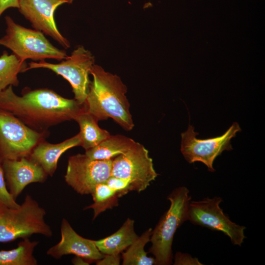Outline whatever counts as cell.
Returning <instances> with one entry per match:
<instances>
[{
    "label": "cell",
    "mask_w": 265,
    "mask_h": 265,
    "mask_svg": "<svg viewBox=\"0 0 265 265\" xmlns=\"http://www.w3.org/2000/svg\"><path fill=\"white\" fill-rule=\"evenodd\" d=\"M75 99H69L48 88L26 87L21 96L10 85L0 92V109L17 118L31 129L42 132L52 126L74 120L84 108Z\"/></svg>",
    "instance_id": "6da1fadb"
},
{
    "label": "cell",
    "mask_w": 265,
    "mask_h": 265,
    "mask_svg": "<svg viewBox=\"0 0 265 265\" xmlns=\"http://www.w3.org/2000/svg\"><path fill=\"white\" fill-rule=\"evenodd\" d=\"M90 74L93 80L84 104L86 110L98 121L110 118L125 130H132L134 124L126 96L127 88L121 78L95 64Z\"/></svg>",
    "instance_id": "7a4b0ae2"
},
{
    "label": "cell",
    "mask_w": 265,
    "mask_h": 265,
    "mask_svg": "<svg viewBox=\"0 0 265 265\" xmlns=\"http://www.w3.org/2000/svg\"><path fill=\"white\" fill-rule=\"evenodd\" d=\"M189 193L186 187L181 186L175 188L167 196L170 207L152 230L150 238L152 245L149 252L154 255L155 265H169L172 263V246L175 233L188 220L191 199Z\"/></svg>",
    "instance_id": "3957f363"
},
{
    "label": "cell",
    "mask_w": 265,
    "mask_h": 265,
    "mask_svg": "<svg viewBox=\"0 0 265 265\" xmlns=\"http://www.w3.org/2000/svg\"><path fill=\"white\" fill-rule=\"evenodd\" d=\"M45 210L29 195L16 208L0 207V242H7L33 234L52 237L46 222Z\"/></svg>",
    "instance_id": "277c9868"
},
{
    "label": "cell",
    "mask_w": 265,
    "mask_h": 265,
    "mask_svg": "<svg viewBox=\"0 0 265 265\" xmlns=\"http://www.w3.org/2000/svg\"><path fill=\"white\" fill-rule=\"evenodd\" d=\"M4 19L5 34L0 38V45L10 49L22 61L27 59L61 61L67 57L65 50L54 46L41 31L17 24L9 16Z\"/></svg>",
    "instance_id": "5b68a950"
},
{
    "label": "cell",
    "mask_w": 265,
    "mask_h": 265,
    "mask_svg": "<svg viewBox=\"0 0 265 265\" xmlns=\"http://www.w3.org/2000/svg\"><path fill=\"white\" fill-rule=\"evenodd\" d=\"M95 64L92 53L83 46H79L70 56L57 64L47 62L45 60L31 61L28 64L26 70L36 68L50 70L60 75L71 84L74 94V99L80 105L84 104L87 95L90 81V71Z\"/></svg>",
    "instance_id": "8992f818"
},
{
    "label": "cell",
    "mask_w": 265,
    "mask_h": 265,
    "mask_svg": "<svg viewBox=\"0 0 265 265\" xmlns=\"http://www.w3.org/2000/svg\"><path fill=\"white\" fill-rule=\"evenodd\" d=\"M49 133V131H34L14 115L0 109V161L29 156Z\"/></svg>",
    "instance_id": "52a82bcc"
},
{
    "label": "cell",
    "mask_w": 265,
    "mask_h": 265,
    "mask_svg": "<svg viewBox=\"0 0 265 265\" xmlns=\"http://www.w3.org/2000/svg\"><path fill=\"white\" fill-rule=\"evenodd\" d=\"M240 130L239 124L234 122L222 135L201 139L196 137L198 133L189 124L187 130L181 133V152L188 163L201 162L210 172H214L215 159L224 151L232 150L231 139Z\"/></svg>",
    "instance_id": "ba28073f"
},
{
    "label": "cell",
    "mask_w": 265,
    "mask_h": 265,
    "mask_svg": "<svg viewBox=\"0 0 265 265\" xmlns=\"http://www.w3.org/2000/svg\"><path fill=\"white\" fill-rule=\"evenodd\" d=\"M158 175L148 151L137 142L112 160L111 176L129 181L132 190L137 192L144 190Z\"/></svg>",
    "instance_id": "9c48e42d"
},
{
    "label": "cell",
    "mask_w": 265,
    "mask_h": 265,
    "mask_svg": "<svg viewBox=\"0 0 265 265\" xmlns=\"http://www.w3.org/2000/svg\"><path fill=\"white\" fill-rule=\"evenodd\" d=\"M221 197L205 198L190 201L188 209L189 220L192 224L223 233L231 243L241 246L245 238V227L232 221L220 207Z\"/></svg>",
    "instance_id": "30bf717a"
},
{
    "label": "cell",
    "mask_w": 265,
    "mask_h": 265,
    "mask_svg": "<svg viewBox=\"0 0 265 265\" xmlns=\"http://www.w3.org/2000/svg\"><path fill=\"white\" fill-rule=\"evenodd\" d=\"M112 160H96L85 154L70 156L64 179L67 185L82 195L91 194L94 187L111 176Z\"/></svg>",
    "instance_id": "8fae6325"
},
{
    "label": "cell",
    "mask_w": 265,
    "mask_h": 265,
    "mask_svg": "<svg viewBox=\"0 0 265 265\" xmlns=\"http://www.w3.org/2000/svg\"><path fill=\"white\" fill-rule=\"evenodd\" d=\"M74 0H19L20 13L34 29L43 32L57 42L64 49L70 47V42L58 30L54 20V12L64 3Z\"/></svg>",
    "instance_id": "7c38bea8"
},
{
    "label": "cell",
    "mask_w": 265,
    "mask_h": 265,
    "mask_svg": "<svg viewBox=\"0 0 265 265\" xmlns=\"http://www.w3.org/2000/svg\"><path fill=\"white\" fill-rule=\"evenodd\" d=\"M61 239L49 248L47 254L56 259L67 255L81 257L89 263L97 262L104 255L97 247L94 240L84 238L73 229L69 222L63 219L60 227Z\"/></svg>",
    "instance_id": "4fadbf2b"
},
{
    "label": "cell",
    "mask_w": 265,
    "mask_h": 265,
    "mask_svg": "<svg viewBox=\"0 0 265 265\" xmlns=\"http://www.w3.org/2000/svg\"><path fill=\"white\" fill-rule=\"evenodd\" d=\"M1 163L8 190L15 199L26 186L32 183H43L48 176L28 156L5 160Z\"/></svg>",
    "instance_id": "5bb4252c"
},
{
    "label": "cell",
    "mask_w": 265,
    "mask_h": 265,
    "mask_svg": "<svg viewBox=\"0 0 265 265\" xmlns=\"http://www.w3.org/2000/svg\"><path fill=\"white\" fill-rule=\"evenodd\" d=\"M78 134L62 142L52 144L44 140L32 150L30 159L39 164L48 175L52 177L56 170L59 158L67 150L80 146Z\"/></svg>",
    "instance_id": "9a60e30c"
},
{
    "label": "cell",
    "mask_w": 265,
    "mask_h": 265,
    "mask_svg": "<svg viewBox=\"0 0 265 265\" xmlns=\"http://www.w3.org/2000/svg\"><path fill=\"white\" fill-rule=\"evenodd\" d=\"M134 220L128 218L114 234L94 240L99 250L104 255H118L122 253L139 237L135 232Z\"/></svg>",
    "instance_id": "2e32d148"
},
{
    "label": "cell",
    "mask_w": 265,
    "mask_h": 265,
    "mask_svg": "<svg viewBox=\"0 0 265 265\" xmlns=\"http://www.w3.org/2000/svg\"><path fill=\"white\" fill-rule=\"evenodd\" d=\"M74 120L80 126L78 134L81 141L80 146L85 151L98 145L110 135L108 131L99 127L98 121L86 110L85 106L75 117Z\"/></svg>",
    "instance_id": "e0dca14e"
},
{
    "label": "cell",
    "mask_w": 265,
    "mask_h": 265,
    "mask_svg": "<svg viewBox=\"0 0 265 265\" xmlns=\"http://www.w3.org/2000/svg\"><path fill=\"white\" fill-rule=\"evenodd\" d=\"M135 142L132 139L123 135H110L98 145L86 150L85 154L92 159H112L126 153Z\"/></svg>",
    "instance_id": "ac0fdd59"
},
{
    "label": "cell",
    "mask_w": 265,
    "mask_h": 265,
    "mask_svg": "<svg viewBox=\"0 0 265 265\" xmlns=\"http://www.w3.org/2000/svg\"><path fill=\"white\" fill-rule=\"evenodd\" d=\"M28 65L15 54H9L6 51L0 56V92L9 86H17L19 73L26 71Z\"/></svg>",
    "instance_id": "d6986e66"
},
{
    "label": "cell",
    "mask_w": 265,
    "mask_h": 265,
    "mask_svg": "<svg viewBox=\"0 0 265 265\" xmlns=\"http://www.w3.org/2000/svg\"><path fill=\"white\" fill-rule=\"evenodd\" d=\"M17 247L9 250L0 251V265H36L33 252L38 242L23 238Z\"/></svg>",
    "instance_id": "ffe728a7"
},
{
    "label": "cell",
    "mask_w": 265,
    "mask_h": 265,
    "mask_svg": "<svg viewBox=\"0 0 265 265\" xmlns=\"http://www.w3.org/2000/svg\"><path fill=\"white\" fill-rule=\"evenodd\" d=\"M152 229L149 228L127 249L123 252L122 258L123 265H155L154 257H148L144 250L146 244L150 241Z\"/></svg>",
    "instance_id": "44dd1931"
},
{
    "label": "cell",
    "mask_w": 265,
    "mask_h": 265,
    "mask_svg": "<svg viewBox=\"0 0 265 265\" xmlns=\"http://www.w3.org/2000/svg\"><path fill=\"white\" fill-rule=\"evenodd\" d=\"M93 203L85 208L93 210V219L107 209H112L118 205L119 198L115 191L109 187L105 182L98 184L91 194Z\"/></svg>",
    "instance_id": "7402d4cb"
},
{
    "label": "cell",
    "mask_w": 265,
    "mask_h": 265,
    "mask_svg": "<svg viewBox=\"0 0 265 265\" xmlns=\"http://www.w3.org/2000/svg\"><path fill=\"white\" fill-rule=\"evenodd\" d=\"M1 163L0 161V207L16 208L20 205L7 188Z\"/></svg>",
    "instance_id": "603a6c76"
},
{
    "label": "cell",
    "mask_w": 265,
    "mask_h": 265,
    "mask_svg": "<svg viewBox=\"0 0 265 265\" xmlns=\"http://www.w3.org/2000/svg\"><path fill=\"white\" fill-rule=\"evenodd\" d=\"M105 182L116 191L119 198L132 190L130 183L126 179L110 176Z\"/></svg>",
    "instance_id": "cb8c5ba5"
},
{
    "label": "cell",
    "mask_w": 265,
    "mask_h": 265,
    "mask_svg": "<svg viewBox=\"0 0 265 265\" xmlns=\"http://www.w3.org/2000/svg\"><path fill=\"white\" fill-rule=\"evenodd\" d=\"M175 265H202L196 258L192 257L187 253L177 252L174 257Z\"/></svg>",
    "instance_id": "d4e9b609"
},
{
    "label": "cell",
    "mask_w": 265,
    "mask_h": 265,
    "mask_svg": "<svg viewBox=\"0 0 265 265\" xmlns=\"http://www.w3.org/2000/svg\"><path fill=\"white\" fill-rule=\"evenodd\" d=\"M121 256L118 255H105L104 257L97 261L98 265H118L120 263Z\"/></svg>",
    "instance_id": "484cf974"
},
{
    "label": "cell",
    "mask_w": 265,
    "mask_h": 265,
    "mask_svg": "<svg viewBox=\"0 0 265 265\" xmlns=\"http://www.w3.org/2000/svg\"><path fill=\"white\" fill-rule=\"evenodd\" d=\"M9 8H19V0H0V17Z\"/></svg>",
    "instance_id": "4316f807"
},
{
    "label": "cell",
    "mask_w": 265,
    "mask_h": 265,
    "mask_svg": "<svg viewBox=\"0 0 265 265\" xmlns=\"http://www.w3.org/2000/svg\"><path fill=\"white\" fill-rule=\"evenodd\" d=\"M72 263L74 265H89V262L84 259L76 256L72 260Z\"/></svg>",
    "instance_id": "83f0119b"
}]
</instances>
